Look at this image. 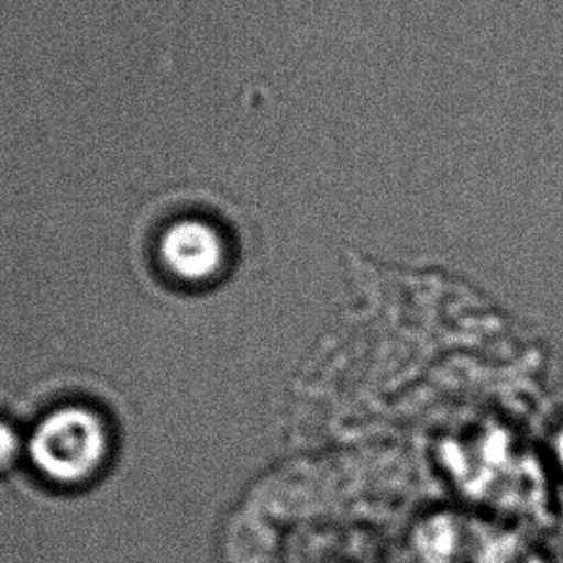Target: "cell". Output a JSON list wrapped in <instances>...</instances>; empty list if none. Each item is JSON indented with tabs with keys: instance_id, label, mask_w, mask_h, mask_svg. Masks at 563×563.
<instances>
[{
	"instance_id": "obj_2",
	"label": "cell",
	"mask_w": 563,
	"mask_h": 563,
	"mask_svg": "<svg viewBox=\"0 0 563 563\" xmlns=\"http://www.w3.org/2000/svg\"><path fill=\"white\" fill-rule=\"evenodd\" d=\"M161 255L180 280L203 284L224 265V243L219 232L201 220H184L166 230Z\"/></svg>"
},
{
	"instance_id": "obj_3",
	"label": "cell",
	"mask_w": 563,
	"mask_h": 563,
	"mask_svg": "<svg viewBox=\"0 0 563 563\" xmlns=\"http://www.w3.org/2000/svg\"><path fill=\"white\" fill-rule=\"evenodd\" d=\"M22 450V440L10 422L0 419V473L10 470L16 463Z\"/></svg>"
},
{
	"instance_id": "obj_4",
	"label": "cell",
	"mask_w": 563,
	"mask_h": 563,
	"mask_svg": "<svg viewBox=\"0 0 563 563\" xmlns=\"http://www.w3.org/2000/svg\"><path fill=\"white\" fill-rule=\"evenodd\" d=\"M554 454H555V462H558V465L562 467L563 471V427L558 431V434H555L554 439Z\"/></svg>"
},
{
	"instance_id": "obj_1",
	"label": "cell",
	"mask_w": 563,
	"mask_h": 563,
	"mask_svg": "<svg viewBox=\"0 0 563 563\" xmlns=\"http://www.w3.org/2000/svg\"><path fill=\"white\" fill-rule=\"evenodd\" d=\"M109 444L99 415L87 407H60L35 427L30 457L41 475L58 485H79L101 470Z\"/></svg>"
}]
</instances>
